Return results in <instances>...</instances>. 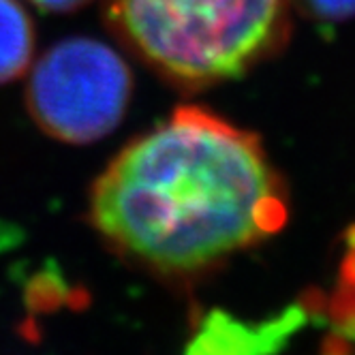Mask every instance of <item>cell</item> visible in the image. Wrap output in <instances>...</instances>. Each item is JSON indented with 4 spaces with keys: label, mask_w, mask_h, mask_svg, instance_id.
<instances>
[{
    "label": "cell",
    "mask_w": 355,
    "mask_h": 355,
    "mask_svg": "<svg viewBox=\"0 0 355 355\" xmlns=\"http://www.w3.org/2000/svg\"><path fill=\"white\" fill-rule=\"evenodd\" d=\"M86 214L122 261L184 283L281 232L289 195L259 135L180 105L96 175Z\"/></svg>",
    "instance_id": "6da1fadb"
},
{
    "label": "cell",
    "mask_w": 355,
    "mask_h": 355,
    "mask_svg": "<svg viewBox=\"0 0 355 355\" xmlns=\"http://www.w3.org/2000/svg\"><path fill=\"white\" fill-rule=\"evenodd\" d=\"M116 39L180 90L242 78L283 49L291 0H105Z\"/></svg>",
    "instance_id": "7a4b0ae2"
},
{
    "label": "cell",
    "mask_w": 355,
    "mask_h": 355,
    "mask_svg": "<svg viewBox=\"0 0 355 355\" xmlns=\"http://www.w3.org/2000/svg\"><path fill=\"white\" fill-rule=\"evenodd\" d=\"M133 96V73L103 41L69 37L31 64L26 110L56 141L86 146L122 122Z\"/></svg>",
    "instance_id": "3957f363"
},
{
    "label": "cell",
    "mask_w": 355,
    "mask_h": 355,
    "mask_svg": "<svg viewBox=\"0 0 355 355\" xmlns=\"http://www.w3.org/2000/svg\"><path fill=\"white\" fill-rule=\"evenodd\" d=\"M35 24L19 0H0V86L19 80L33 64Z\"/></svg>",
    "instance_id": "277c9868"
},
{
    "label": "cell",
    "mask_w": 355,
    "mask_h": 355,
    "mask_svg": "<svg viewBox=\"0 0 355 355\" xmlns=\"http://www.w3.org/2000/svg\"><path fill=\"white\" fill-rule=\"evenodd\" d=\"M300 5L327 21H343L355 15V0H300Z\"/></svg>",
    "instance_id": "5b68a950"
},
{
    "label": "cell",
    "mask_w": 355,
    "mask_h": 355,
    "mask_svg": "<svg viewBox=\"0 0 355 355\" xmlns=\"http://www.w3.org/2000/svg\"><path fill=\"white\" fill-rule=\"evenodd\" d=\"M31 3L47 13H73L92 3V0H31Z\"/></svg>",
    "instance_id": "8992f818"
}]
</instances>
